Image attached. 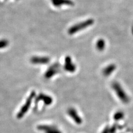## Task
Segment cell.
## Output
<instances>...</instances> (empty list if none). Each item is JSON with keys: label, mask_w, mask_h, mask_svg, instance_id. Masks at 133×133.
Listing matches in <instances>:
<instances>
[{"label": "cell", "mask_w": 133, "mask_h": 133, "mask_svg": "<svg viewBox=\"0 0 133 133\" xmlns=\"http://www.w3.org/2000/svg\"><path fill=\"white\" fill-rule=\"evenodd\" d=\"M109 129H110V128L108 126L106 127L104 129V130L102 131V133H110Z\"/></svg>", "instance_id": "13"}, {"label": "cell", "mask_w": 133, "mask_h": 133, "mask_svg": "<svg viewBox=\"0 0 133 133\" xmlns=\"http://www.w3.org/2000/svg\"><path fill=\"white\" fill-rule=\"evenodd\" d=\"M67 113L69 116L71 118L73 121L77 124L78 125H81L82 122L83 120L81 116L78 114L77 110L73 108H70L67 110Z\"/></svg>", "instance_id": "4"}, {"label": "cell", "mask_w": 133, "mask_h": 133, "mask_svg": "<svg viewBox=\"0 0 133 133\" xmlns=\"http://www.w3.org/2000/svg\"><path fill=\"white\" fill-rule=\"evenodd\" d=\"M39 98L41 100H43L44 101V103H45V104L47 105H50L53 103L52 98L51 97L48 96V95L42 94L40 95Z\"/></svg>", "instance_id": "9"}, {"label": "cell", "mask_w": 133, "mask_h": 133, "mask_svg": "<svg viewBox=\"0 0 133 133\" xmlns=\"http://www.w3.org/2000/svg\"><path fill=\"white\" fill-rule=\"evenodd\" d=\"M93 23V21L89 19V20H87V21L84 22L83 23H81L79 24H78L77 25H75V26H73L72 28H70L68 33L70 35H73L78 32L79 30H82L83 29L85 28L88 26H90L91 24Z\"/></svg>", "instance_id": "2"}, {"label": "cell", "mask_w": 133, "mask_h": 133, "mask_svg": "<svg viewBox=\"0 0 133 133\" xmlns=\"http://www.w3.org/2000/svg\"><path fill=\"white\" fill-rule=\"evenodd\" d=\"M124 118V113L122 111H118L114 114L113 118L115 121H119Z\"/></svg>", "instance_id": "11"}, {"label": "cell", "mask_w": 133, "mask_h": 133, "mask_svg": "<svg viewBox=\"0 0 133 133\" xmlns=\"http://www.w3.org/2000/svg\"><path fill=\"white\" fill-rule=\"evenodd\" d=\"M116 66L114 64H110L107 65L103 70V74L105 77H109L116 69Z\"/></svg>", "instance_id": "7"}, {"label": "cell", "mask_w": 133, "mask_h": 133, "mask_svg": "<svg viewBox=\"0 0 133 133\" xmlns=\"http://www.w3.org/2000/svg\"><path fill=\"white\" fill-rule=\"evenodd\" d=\"M64 69L66 72L69 73H74L77 69L76 65L73 63L72 58L70 56H66L64 59Z\"/></svg>", "instance_id": "3"}, {"label": "cell", "mask_w": 133, "mask_h": 133, "mask_svg": "<svg viewBox=\"0 0 133 133\" xmlns=\"http://www.w3.org/2000/svg\"><path fill=\"white\" fill-rule=\"evenodd\" d=\"M40 130L45 131V133H62L61 131L53 126L49 125H42L38 127Z\"/></svg>", "instance_id": "6"}, {"label": "cell", "mask_w": 133, "mask_h": 133, "mask_svg": "<svg viewBox=\"0 0 133 133\" xmlns=\"http://www.w3.org/2000/svg\"><path fill=\"white\" fill-rule=\"evenodd\" d=\"M112 88L114 90L118 98L123 103L128 104L130 102L129 97L128 96L125 91L120 85L119 83L114 82L111 84Z\"/></svg>", "instance_id": "1"}, {"label": "cell", "mask_w": 133, "mask_h": 133, "mask_svg": "<svg viewBox=\"0 0 133 133\" xmlns=\"http://www.w3.org/2000/svg\"><path fill=\"white\" fill-rule=\"evenodd\" d=\"M116 129H117V127H116V125H114L112 126L109 129L110 133H115L116 132Z\"/></svg>", "instance_id": "12"}, {"label": "cell", "mask_w": 133, "mask_h": 133, "mask_svg": "<svg viewBox=\"0 0 133 133\" xmlns=\"http://www.w3.org/2000/svg\"><path fill=\"white\" fill-rule=\"evenodd\" d=\"M105 47V42L103 39H99L96 43V48L99 51H103Z\"/></svg>", "instance_id": "10"}, {"label": "cell", "mask_w": 133, "mask_h": 133, "mask_svg": "<svg viewBox=\"0 0 133 133\" xmlns=\"http://www.w3.org/2000/svg\"><path fill=\"white\" fill-rule=\"evenodd\" d=\"M60 71V66L58 64H55L52 65L46 72L45 74V77L46 78L49 79L52 78L56 74L58 73Z\"/></svg>", "instance_id": "5"}, {"label": "cell", "mask_w": 133, "mask_h": 133, "mask_svg": "<svg viewBox=\"0 0 133 133\" xmlns=\"http://www.w3.org/2000/svg\"><path fill=\"white\" fill-rule=\"evenodd\" d=\"M49 61L48 57H36L33 58L32 62L36 64H47Z\"/></svg>", "instance_id": "8"}]
</instances>
